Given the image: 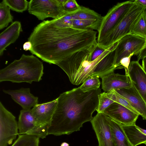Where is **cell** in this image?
<instances>
[{"label":"cell","mask_w":146,"mask_h":146,"mask_svg":"<svg viewBox=\"0 0 146 146\" xmlns=\"http://www.w3.org/2000/svg\"><path fill=\"white\" fill-rule=\"evenodd\" d=\"M80 6L75 0H66L63 5V8L66 14L76 12L80 9Z\"/></svg>","instance_id":"cell-29"},{"label":"cell","mask_w":146,"mask_h":146,"mask_svg":"<svg viewBox=\"0 0 146 146\" xmlns=\"http://www.w3.org/2000/svg\"><path fill=\"white\" fill-rule=\"evenodd\" d=\"M42 62L33 54H23L0 70V82H26L31 84L39 82L44 74Z\"/></svg>","instance_id":"cell-3"},{"label":"cell","mask_w":146,"mask_h":146,"mask_svg":"<svg viewBox=\"0 0 146 146\" xmlns=\"http://www.w3.org/2000/svg\"><path fill=\"white\" fill-rule=\"evenodd\" d=\"M112 91L113 92L112 99L115 102H117L134 112L138 114L125 98L119 95L114 90H113Z\"/></svg>","instance_id":"cell-30"},{"label":"cell","mask_w":146,"mask_h":146,"mask_svg":"<svg viewBox=\"0 0 146 146\" xmlns=\"http://www.w3.org/2000/svg\"><path fill=\"white\" fill-rule=\"evenodd\" d=\"M15 117L0 102V146H7L12 143L18 134Z\"/></svg>","instance_id":"cell-9"},{"label":"cell","mask_w":146,"mask_h":146,"mask_svg":"<svg viewBox=\"0 0 146 146\" xmlns=\"http://www.w3.org/2000/svg\"><path fill=\"white\" fill-rule=\"evenodd\" d=\"M134 2L142 5L146 9V0H135Z\"/></svg>","instance_id":"cell-34"},{"label":"cell","mask_w":146,"mask_h":146,"mask_svg":"<svg viewBox=\"0 0 146 146\" xmlns=\"http://www.w3.org/2000/svg\"><path fill=\"white\" fill-rule=\"evenodd\" d=\"M113 91L101 93L98 96L99 103L96 110L98 113H103L104 110L115 102L113 100Z\"/></svg>","instance_id":"cell-26"},{"label":"cell","mask_w":146,"mask_h":146,"mask_svg":"<svg viewBox=\"0 0 146 146\" xmlns=\"http://www.w3.org/2000/svg\"><path fill=\"white\" fill-rule=\"evenodd\" d=\"M134 55V54L132 53L127 56L122 58L120 60L119 66L116 69L124 68L125 70V73H127L130 63L131 58Z\"/></svg>","instance_id":"cell-32"},{"label":"cell","mask_w":146,"mask_h":146,"mask_svg":"<svg viewBox=\"0 0 146 146\" xmlns=\"http://www.w3.org/2000/svg\"><path fill=\"white\" fill-rule=\"evenodd\" d=\"M143 144H145V145H146V142H144V143H143Z\"/></svg>","instance_id":"cell-37"},{"label":"cell","mask_w":146,"mask_h":146,"mask_svg":"<svg viewBox=\"0 0 146 146\" xmlns=\"http://www.w3.org/2000/svg\"><path fill=\"white\" fill-rule=\"evenodd\" d=\"M4 3L12 10L23 13L28 9L29 2L26 0H3Z\"/></svg>","instance_id":"cell-27"},{"label":"cell","mask_w":146,"mask_h":146,"mask_svg":"<svg viewBox=\"0 0 146 146\" xmlns=\"http://www.w3.org/2000/svg\"><path fill=\"white\" fill-rule=\"evenodd\" d=\"M60 146H70V145L68 143L66 142H63L61 144Z\"/></svg>","instance_id":"cell-36"},{"label":"cell","mask_w":146,"mask_h":146,"mask_svg":"<svg viewBox=\"0 0 146 146\" xmlns=\"http://www.w3.org/2000/svg\"><path fill=\"white\" fill-rule=\"evenodd\" d=\"M58 98L45 103L38 104L31 109L38 126L49 127L56 110Z\"/></svg>","instance_id":"cell-12"},{"label":"cell","mask_w":146,"mask_h":146,"mask_svg":"<svg viewBox=\"0 0 146 146\" xmlns=\"http://www.w3.org/2000/svg\"><path fill=\"white\" fill-rule=\"evenodd\" d=\"M90 52H78L56 64L66 73L72 84L78 85L92 75L99 63L108 53L106 50L96 60L91 61Z\"/></svg>","instance_id":"cell-4"},{"label":"cell","mask_w":146,"mask_h":146,"mask_svg":"<svg viewBox=\"0 0 146 146\" xmlns=\"http://www.w3.org/2000/svg\"><path fill=\"white\" fill-rule=\"evenodd\" d=\"M32 44L29 41H27L25 42L23 44V48L25 51H30L32 48Z\"/></svg>","instance_id":"cell-33"},{"label":"cell","mask_w":146,"mask_h":146,"mask_svg":"<svg viewBox=\"0 0 146 146\" xmlns=\"http://www.w3.org/2000/svg\"><path fill=\"white\" fill-rule=\"evenodd\" d=\"M142 67L146 74V56L142 59Z\"/></svg>","instance_id":"cell-35"},{"label":"cell","mask_w":146,"mask_h":146,"mask_svg":"<svg viewBox=\"0 0 146 146\" xmlns=\"http://www.w3.org/2000/svg\"><path fill=\"white\" fill-rule=\"evenodd\" d=\"M39 138L27 134L19 135L11 146H39Z\"/></svg>","instance_id":"cell-24"},{"label":"cell","mask_w":146,"mask_h":146,"mask_svg":"<svg viewBox=\"0 0 146 146\" xmlns=\"http://www.w3.org/2000/svg\"><path fill=\"white\" fill-rule=\"evenodd\" d=\"M134 0L117 3L108 11L104 16L103 17L98 31V35L97 41L98 44L101 43L114 28L133 5Z\"/></svg>","instance_id":"cell-6"},{"label":"cell","mask_w":146,"mask_h":146,"mask_svg":"<svg viewBox=\"0 0 146 146\" xmlns=\"http://www.w3.org/2000/svg\"><path fill=\"white\" fill-rule=\"evenodd\" d=\"M100 88L87 92L80 87L61 94L48 134L55 136L69 135L79 131L83 124L90 121L99 103Z\"/></svg>","instance_id":"cell-2"},{"label":"cell","mask_w":146,"mask_h":146,"mask_svg":"<svg viewBox=\"0 0 146 146\" xmlns=\"http://www.w3.org/2000/svg\"><path fill=\"white\" fill-rule=\"evenodd\" d=\"M3 92L10 95L13 100L20 105L23 110L31 109L38 104V98L30 92L29 88H21L16 90H3Z\"/></svg>","instance_id":"cell-15"},{"label":"cell","mask_w":146,"mask_h":146,"mask_svg":"<svg viewBox=\"0 0 146 146\" xmlns=\"http://www.w3.org/2000/svg\"><path fill=\"white\" fill-rule=\"evenodd\" d=\"M10 9L2 1L0 3V30L7 27L13 22V17L10 13Z\"/></svg>","instance_id":"cell-25"},{"label":"cell","mask_w":146,"mask_h":146,"mask_svg":"<svg viewBox=\"0 0 146 146\" xmlns=\"http://www.w3.org/2000/svg\"><path fill=\"white\" fill-rule=\"evenodd\" d=\"M129 34L146 39V9L141 13L134 22Z\"/></svg>","instance_id":"cell-23"},{"label":"cell","mask_w":146,"mask_h":146,"mask_svg":"<svg viewBox=\"0 0 146 146\" xmlns=\"http://www.w3.org/2000/svg\"><path fill=\"white\" fill-rule=\"evenodd\" d=\"M102 88L108 92L115 89L129 88L132 83L127 75H121L111 72L102 78Z\"/></svg>","instance_id":"cell-16"},{"label":"cell","mask_w":146,"mask_h":146,"mask_svg":"<svg viewBox=\"0 0 146 146\" xmlns=\"http://www.w3.org/2000/svg\"><path fill=\"white\" fill-rule=\"evenodd\" d=\"M121 126L133 146H136L146 141V130L141 128L135 124L130 125L121 124Z\"/></svg>","instance_id":"cell-19"},{"label":"cell","mask_w":146,"mask_h":146,"mask_svg":"<svg viewBox=\"0 0 146 146\" xmlns=\"http://www.w3.org/2000/svg\"><path fill=\"white\" fill-rule=\"evenodd\" d=\"M66 0H31L29 2V13L43 21L48 17L55 19L65 15L63 5Z\"/></svg>","instance_id":"cell-7"},{"label":"cell","mask_w":146,"mask_h":146,"mask_svg":"<svg viewBox=\"0 0 146 146\" xmlns=\"http://www.w3.org/2000/svg\"><path fill=\"white\" fill-rule=\"evenodd\" d=\"M114 90L125 98L143 119L146 120V103L132 83L130 87Z\"/></svg>","instance_id":"cell-13"},{"label":"cell","mask_w":146,"mask_h":146,"mask_svg":"<svg viewBox=\"0 0 146 146\" xmlns=\"http://www.w3.org/2000/svg\"><path fill=\"white\" fill-rule=\"evenodd\" d=\"M21 23L15 21L0 34V56L10 44L14 43L22 31Z\"/></svg>","instance_id":"cell-17"},{"label":"cell","mask_w":146,"mask_h":146,"mask_svg":"<svg viewBox=\"0 0 146 146\" xmlns=\"http://www.w3.org/2000/svg\"><path fill=\"white\" fill-rule=\"evenodd\" d=\"M145 9L142 5L134 2L114 28L99 44L106 49L118 42L124 36L129 34L134 22Z\"/></svg>","instance_id":"cell-5"},{"label":"cell","mask_w":146,"mask_h":146,"mask_svg":"<svg viewBox=\"0 0 146 146\" xmlns=\"http://www.w3.org/2000/svg\"><path fill=\"white\" fill-rule=\"evenodd\" d=\"M109 120L115 146H133L123 130L121 124L109 117Z\"/></svg>","instance_id":"cell-21"},{"label":"cell","mask_w":146,"mask_h":146,"mask_svg":"<svg viewBox=\"0 0 146 146\" xmlns=\"http://www.w3.org/2000/svg\"><path fill=\"white\" fill-rule=\"evenodd\" d=\"M100 46L97 43L90 52L89 59L90 61H93L100 56L107 49Z\"/></svg>","instance_id":"cell-31"},{"label":"cell","mask_w":146,"mask_h":146,"mask_svg":"<svg viewBox=\"0 0 146 146\" xmlns=\"http://www.w3.org/2000/svg\"><path fill=\"white\" fill-rule=\"evenodd\" d=\"M96 34L93 30L61 27L51 20L44 21L28 38L32 46L30 51L43 61L56 64L78 52L90 51L97 44Z\"/></svg>","instance_id":"cell-1"},{"label":"cell","mask_w":146,"mask_h":146,"mask_svg":"<svg viewBox=\"0 0 146 146\" xmlns=\"http://www.w3.org/2000/svg\"><path fill=\"white\" fill-rule=\"evenodd\" d=\"M146 47L145 38L131 34L123 36L118 41L115 50V70L122 58L132 53L138 55Z\"/></svg>","instance_id":"cell-8"},{"label":"cell","mask_w":146,"mask_h":146,"mask_svg":"<svg viewBox=\"0 0 146 146\" xmlns=\"http://www.w3.org/2000/svg\"><path fill=\"white\" fill-rule=\"evenodd\" d=\"M98 143V146H115L109 117L98 113L90 121Z\"/></svg>","instance_id":"cell-10"},{"label":"cell","mask_w":146,"mask_h":146,"mask_svg":"<svg viewBox=\"0 0 146 146\" xmlns=\"http://www.w3.org/2000/svg\"><path fill=\"white\" fill-rule=\"evenodd\" d=\"M116 47L100 62L92 75H96L101 78L106 75L114 72L115 70L114 65L115 50Z\"/></svg>","instance_id":"cell-20"},{"label":"cell","mask_w":146,"mask_h":146,"mask_svg":"<svg viewBox=\"0 0 146 146\" xmlns=\"http://www.w3.org/2000/svg\"><path fill=\"white\" fill-rule=\"evenodd\" d=\"M72 19L86 20L102 22L103 17L89 8L80 6L75 12L70 13Z\"/></svg>","instance_id":"cell-22"},{"label":"cell","mask_w":146,"mask_h":146,"mask_svg":"<svg viewBox=\"0 0 146 146\" xmlns=\"http://www.w3.org/2000/svg\"><path fill=\"white\" fill-rule=\"evenodd\" d=\"M127 75L133 84L146 103V74L137 61H132L129 67Z\"/></svg>","instance_id":"cell-14"},{"label":"cell","mask_w":146,"mask_h":146,"mask_svg":"<svg viewBox=\"0 0 146 146\" xmlns=\"http://www.w3.org/2000/svg\"><path fill=\"white\" fill-rule=\"evenodd\" d=\"M103 113L123 125L135 124L139 114L120 104L114 102L107 108Z\"/></svg>","instance_id":"cell-11"},{"label":"cell","mask_w":146,"mask_h":146,"mask_svg":"<svg viewBox=\"0 0 146 146\" xmlns=\"http://www.w3.org/2000/svg\"><path fill=\"white\" fill-rule=\"evenodd\" d=\"M19 134L34 135L38 127L31 109L20 111L18 122ZM40 127V126H39Z\"/></svg>","instance_id":"cell-18"},{"label":"cell","mask_w":146,"mask_h":146,"mask_svg":"<svg viewBox=\"0 0 146 146\" xmlns=\"http://www.w3.org/2000/svg\"><path fill=\"white\" fill-rule=\"evenodd\" d=\"M99 77L96 75H92L87 78L79 87L84 92H87L100 88V82Z\"/></svg>","instance_id":"cell-28"}]
</instances>
